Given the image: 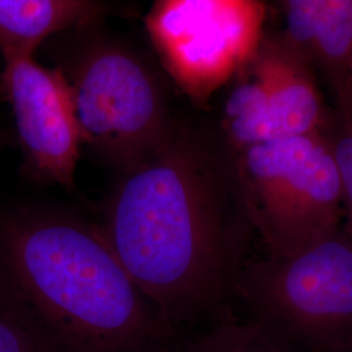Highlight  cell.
<instances>
[{"label": "cell", "instance_id": "2e32d148", "mask_svg": "<svg viewBox=\"0 0 352 352\" xmlns=\"http://www.w3.org/2000/svg\"><path fill=\"white\" fill-rule=\"evenodd\" d=\"M1 141H3V139H1V138H0V145H1Z\"/></svg>", "mask_w": 352, "mask_h": 352}, {"label": "cell", "instance_id": "52a82bcc", "mask_svg": "<svg viewBox=\"0 0 352 352\" xmlns=\"http://www.w3.org/2000/svg\"><path fill=\"white\" fill-rule=\"evenodd\" d=\"M327 109L311 65L278 36L265 34L234 77L222 128L228 151L327 133Z\"/></svg>", "mask_w": 352, "mask_h": 352}, {"label": "cell", "instance_id": "8fae6325", "mask_svg": "<svg viewBox=\"0 0 352 352\" xmlns=\"http://www.w3.org/2000/svg\"><path fill=\"white\" fill-rule=\"evenodd\" d=\"M283 340L257 320L226 321L189 342L183 352H289Z\"/></svg>", "mask_w": 352, "mask_h": 352}, {"label": "cell", "instance_id": "5b68a950", "mask_svg": "<svg viewBox=\"0 0 352 352\" xmlns=\"http://www.w3.org/2000/svg\"><path fill=\"white\" fill-rule=\"evenodd\" d=\"M266 10L258 0H158L145 28L167 74L202 106L258 50Z\"/></svg>", "mask_w": 352, "mask_h": 352}, {"label": "cell", "instance_id": "7c38bea8", "mask_svg": "<svg viewBox=\"0 0 352 352\" xmlns=\"http://www.w3.org/2000/svg\"><path fill=\"white\" fill-rule=\"evenodd\" d=\"M342 123L333 138L329 136L340 171L346 235L352 241V104L340 109Z\"/></svg>", "mask_w": 352, "mask_h": 352}, {"label": "cell", "instance_id": "30bf717a", "mask_svg": "<svg viewBox=\"0 0 352 352\" xmlns=\"http://www.w3.org/2000/svg\"><path fill=\"white\" fill-rule=\"evenodd\" d=\"M104 6L90 0H0L3 60L34 58L39 45L55 33L101 17Z\"/></svg>", "mask_w": 352, "mask_h": 352}, {"label": "cell", "instance_id": "3957f363", "mask_svg": "<svg viewBox=\"0 0 352 352\" xmlns=\"http://www.w3.org/2000/svg\"><path fill=\"white\" fill-rule=\"evenodd\" d=\"M245 218L270 258H286L340 232V171L327 133L228 151Z\"/></svg>", "mask_w": 352, "mask_h": 352}, {"label": "cell", "instance_id": "277c9868", "mask_svg": "<svg viewBox=\"0 0 352 352\" xmlns=\"http://www.w3.org/2000/svg\"><path fill=\"white\" fill-rule=\"evenodd\" d=\"M68 82L82 145L122 175L146 164L171 139L176 122L162 87L126 47H91Z\"/></svg>", "mask_w": 352, "mask_h": 352}, {"label": "cell", "instance_id": "6da1fadb", "mask_svg": "<svg viewBox=\"0 0 352 352\" xmlns=\"http://www.w3.org/2000/svg\"><path fill=\"white\" fill-rule=\"evenodd\" d=\"M236 210L243 205L228 157L176 123L162 151L122 175L100 228L174 327L223 299L236 260Z\"/></svg>", "mask_w": 352, "mask_h": 352}, {"label": "cell", "instance_id": "9c48e42d", "mask_svg": "<svg viewBox=\"0 0 352 352\" xmlns=\"http://www.w3.org/2000/svg\"><path fill=\"white\" fill-rule=\"evenodd\" d=\"M279 36L311 68L325 76L340 109L350 106L352 69V0H286L280 3Z\"/></svg>", "mask_w": 352, "mask_h": 352}, {"label": "cell", "instance_id": "5bb4252c", "mask_svg": "<svg viewBox=\"0 0 352 352\" xmlns=\"http://www.w3.org/2000/svg\"><path fill=\"white\" fill-rule=\"evenodd\" d=\"M0 314H8L10 315V312L6 309V302H4V295H3L1 286H0Z\"/></svg>", "mask_w": 352, "mask_h": 352}, {"label": "cell", "instance_id": "8992f818", "mask_svg": "<svg viewBox=\"0 0 352 352\" xmlns=\"http://www.w3.org/2000/svg\"><path fill=\"white\" fill-rule=\"evenodd\" d=\"M257 321L322 343L352 333V241L343 232L286 258L256 265L240 285Z\"/></svg>", "mask_w": 352, "mask_h": 352}, {"label": "cell", "instance_id": "7a4b0ae2", "mask_svg": "<svg viewBox=\"0 0 352 352\" xmlns=\"http://www.w3.org/2000/svg\"><path fill=\"white\" fill-rule=\"evenodd\" d=\"M6 266L50 352H164L173 330L100 227L23 214L0 228Z\"/></svg>", "mask_w": 352, "mask_h": 352}, {"label": "cell", "instance_id": "4fadbf2b", "mask_svg": "<svg viewBox=\"0 0 352 352\" xmlns=\"http://www.w3.org/2000/svg\"><path fill=\"white\" fill-rule=\"evenodd\" d=\"M0 352H50V350L33 327H24L8 314H0Z\"/></svg>", "mask_w": 352, "mask_h": 352}, {"label": "cell", "instance_id": "9a60e30c", "mask_svg": "<svg viewBox=\"0 0 352 352\" xmlns=\"http://www.w3.org/2000/svg\"><path fill=\"white\" fill-rule=\"evenodd\" d=\"M351 96H352V69H351Z\"/></svg>", "mask_w": 352, "mask_h": 352}, {"label": "cell", "instance_id": "ba28073f", "mask_svg": "<svg viewBox=\"0 0 352 352\" xmlns=\"http://www.w3.org/2000/svg\"><path fill=\"white\" fill-rule=\"evenodd\" d=\"M3 62L1 84L28 167L43 180L72 187L82 142L67 76L34 58Z\"/></svg>", "mask_w": 352, "mask_h": 352}]
</instances>
